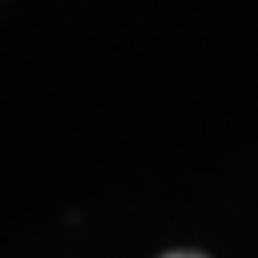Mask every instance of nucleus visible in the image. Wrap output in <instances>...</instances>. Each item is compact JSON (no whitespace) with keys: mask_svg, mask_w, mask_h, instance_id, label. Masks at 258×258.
Here are the masks:
<instances>
[]
</instances>
